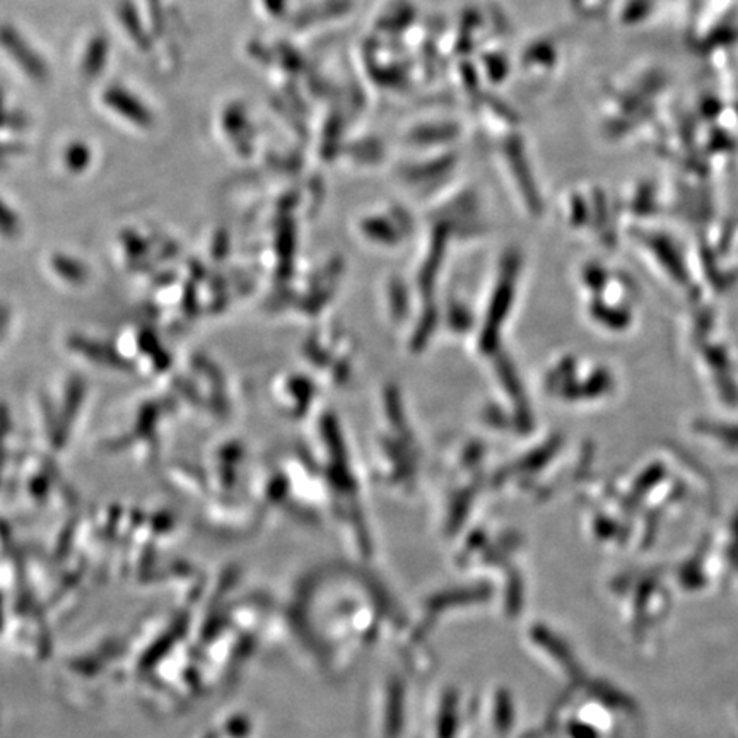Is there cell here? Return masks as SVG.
<instances>
[{
    "label": "cell",
    "mask_w": 738,
    "mask_h": 738,
    "mask_svg": "<svg viewBox=\"0 0 738 738\" xmlns=\"http://www.w3.org/2000/svg\"><path fill=\"white\" fill-rule=\"evenodd\" d=\"M104 101L108 103V106L113 108L117 113H120L122 117L133 122L136 125H149V122L152 120L147 108H145L139 99L133 98V95L125 91V89H108L106 95H104Z\"/></svg>",
    "instance_id": "cell-1"
},
{
    "label": "cell",
    "mask_w": 738,
    "mask_h": 738,
    "mask_svg": "<svg viewBox=\"0 0 738 738\" xmlns=\"http://www.w3.org/2000/svg\"><path fill=\"white\" fill-rule=\"evenodd\" d=\"M3 44H6L7 50L13 54V57L19 62L21 67H24L26 72L31 74L33 77H43L44 74V65L43 62H40V58L36 57L35 51L29 47H26V43L22 41L16 33H3Z\"/></svg>",
    "instance_id": "cell-2"
}]
</instances>
